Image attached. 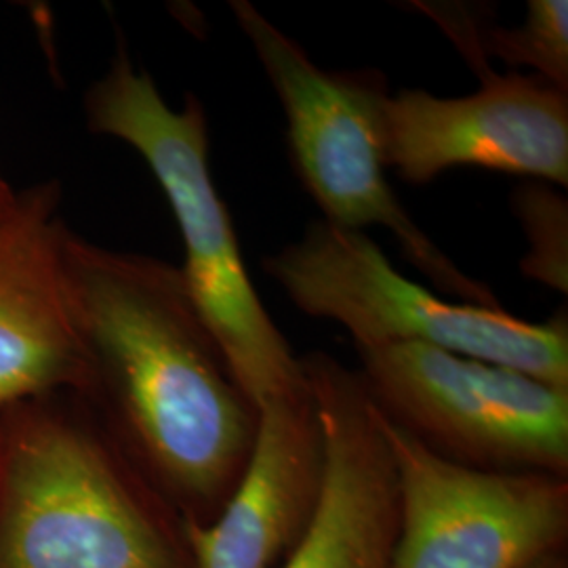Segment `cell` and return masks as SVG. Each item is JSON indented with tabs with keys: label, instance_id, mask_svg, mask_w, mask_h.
Segmentation results:
<instances>
[{
	"label": "cell",
	"instance_id": "6da1fadb",
	"mask_svg": "<svg viewBox=\"0 0 568 568\" xmlns=\"http://www.w3.org/2000/svg\"><path fill=\"white\" fill-rule=\"evenodd\" d=\"M63 283L87 382L79 396L185 520L209 523L239 485L260 410L234 382L182 267L65 227Z\"/></svg>",
	"mask_w": 568,
	"mask_h": 568
},
{
	"label": "cell",
	"instance_id": "277c9868",
	"mask_svg": "<svg viewBox=\"0 0 568 568\" xmlns=\"http://www.w3.org/2000/svg\"><path fill=\"white\" fill-rule=\"evenodd\" d=\"M230 11L283 105L288 159L323 211V222L356 232L379 225L440 295L501 307L495 291L455 264L392 190L386 163V103L392 93L386 74L373 68L323 70L248 0H232Z\"/></svg>",
	"mask_w": 568,
	"mask_h": 568
},
{
	"label": "cell",
	"instance_id": "5bb4252c",
	"mask_svg": "<svg viewBox=\"0 0 568 568\" xmlns=\"http://www.w3.org/2000/svg\"><path fill=\"white\" fill-rule=\"evenodd\" d=\"M16 192H11V187L0 178V217L11 209V204L16 203Z\"/></svg>",
	"mask_w": 568,
	"mask_h": 568
},
{
	"label": "cell",
	"instance_id": "8992f818",
	"mask_svg": "<svg viewBox=\"0 0 568 568\" xmlns=\"http://www.w3.org/2000/svg\"><path fill=\"white\" fill-rule=\"evenodd\" d=\"M392 424L462 466L568 474V389L426 344L356 347Z\"/></svg>",
	"mask_w": 568,
	"mask_h": 568
},
{
	"label": "cell",
	"instance_id": "7c38bea8",
	"mask_svg": "<svg viewBox=\"0 0 568 568\" xmlns=\"http://www.w3.org/2000/svg\"><path fill=\"white\" fill-rule=\"evenodd\" d=\"M480 51L509 68H530L568 93L567 0H528L527 18L514 28L493 23L490 13L480 30Z\"/></svg>",
	"mask_w": 568,
	"mask_h": 568
},
{
	"label": "cell",
	"instance_id": "9a60e30c",
	"mask_svg": "<svg viewBox=\"0 0 568 568\" xmlns=\"http://www.w3.org/2000/svg\"><path fill=\"white\" fill-rule=\"evenodd\" d=\"M530 568H568L567 560H565V556H562V551L560 554H554V556H548V558H544L541 562H537V565H532Z\"/></svg>",
	"mask_w": 568,
	"mask_h": 568
},
{
	"label": "cell",
	"instance_id": "4fadbf2b",
	"mask_svg": "<svg viewBox=\"0 0 568 568\" xmlns=\"http://www.w3.org/2000/svg\"><path fill=\"white\" fill-rule=\"evenodd\" d=\"M511 211L527 236L520 270L528 281L568 293V201L560 187L527 180L511 194Z\"/></svg>",
	"mask_w": 568,
	"mask_h": 568
},
{
	"label": "cell",
	"instance_id": "2e32d148",
	"mask_svg": "<svg viewBox=\"0 0 568 568\" xmlns=\"http://www.w3.org/2000/svg\"><path fill=\"white\" fill-rule=\"evenodd\" d=\"M0 220H2V217H0Z\"/></svg>",
	"mask_w": 568,
	"mask_h": 568
},
{
	"label": "cell",
	"instance_id": "8fae6325",
	"mask_svg": "<svg viewBox=\"0 0 568 568\" xmlns=\"http://www.w3.org/2000/svg\"><path fill=\"white\" fill-rule=\"evenodd\" d=\"M325 471L310 386L260 408L239 485L209 523L183 518L192 568H276L312 520Z\"/></svg>",
	"mask_w": 568,
	"mask_h": 568
},
{
	"label": "cell",
	"instance_id": "7a4b0ae2",
	"mask_svg": "<svg viewBox=\"0 0 568 568\" xmlns=\"http://www.w3.org/2000/svg\"><path fill=\"white\" fill-rule=\"evenodd\" d=\"M0 413V568H192L183 518L84 408Z\"/></svg>",
	"mask_w": 568,
	"mask_h": 568
},
{
	"label": "cell",
	"instance_id": "52a82bcc",
	"mask_svg": "<svg viewBox=\"0 0 568 568\" xmlns=\"http://www.w3.org/2000/svg\"><path fill=\"white\" fill-rule=\"evenodd\" d=\"M379 415L398 474L394 568H530L562 551L567 478L455 464Z\"/></svg>",
	"mask_w": 568,
	"mask_h": 568
},
{
	"label": "cell",
	"instance_id": "9c48e42d",
	"mask_svg": "<svg viewBox=\"0 0 568 568\" xmlns=\"http://www.w3.org/2000/svg\"><path fill=\"white\" fill-rule=\"evenodd\" d=\"M325 443L312 520L276 568H394L398 474L358 371L326 352L302 358Z\"/></svg>",
	"mask_w": 568,
	"mask_h": 568
},
{
	"label": "cell",
	"instance_id": "3957f363",
	"mask_svg": "<svg viewBox=\"0 0 568 568\" xmlns=\"http://www.w3.org/2000/svg\"><path fill=\"white\" fill-rule=\"evenodd\" d=\"M84 116L93 133L131 145L163 187L182 232L183 278L246 398L260 410L305 392L302 358L267 314L213 182L203 102L187 93L171 108L119 34L108 72L84 95Z\"/></svg>",
	"mask_w": 568,
	"mask_h": 568
},
{
	"label": "cell",
	"instance_id": "5b68a950",
	"mask_svg": "<svg viewBox=\"0 0 568 568\" xmlns=\"http://www.w3.org/2000/svg\"><path fill=\"white\" fill-rule=\"evenodd\" d=\"M262 267L305 316L345 326L356 347L426 344L568 389V314L528 323L504 307L448 302L400 274L365 232L312 222Z\"/></svg>",
	"mask_w": 568,
	"mask_h": 568
},
{
	"label": "cell",
	"instance_id": "30bf717a",
	"mask_svg": "<svg viewBox=\"0 0 568 568\" xmlns=\"http://www.w3.org/2000/svg\"><path fill=\"white\" fill-rule=\"evenodd\" d=\"M60 185L16 196L0 220V413L61 392L81 394L87 365L63 283Z\"/></svg>",
	"mask_w": 568,
	"mask_h": 568
},
{
	"label": "cell",
	"instance_id": "ba28073f",
	"mask_svg": "<svg viewBox=\"0 0 568 568\" xmlns=\"http://www.w3.org/2000/svg\"><path fill=\"white\" fill-rule=\"evenodd\" d=\"M480 89L438 98L403 89L386 103V163L426 185L457 166H478L556 187L568 185V93L535 74L474 70Z\"/></svg>",
	"mask_w": 568,
	"mask_h": 568
}]
</instances>
